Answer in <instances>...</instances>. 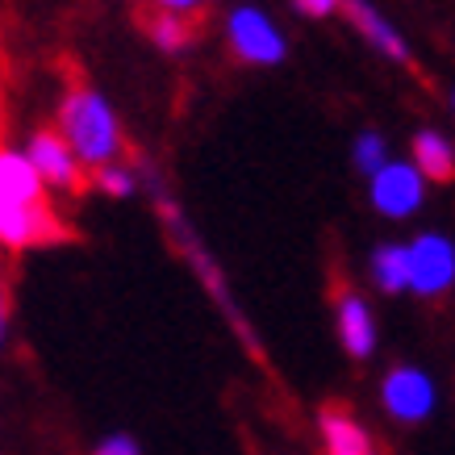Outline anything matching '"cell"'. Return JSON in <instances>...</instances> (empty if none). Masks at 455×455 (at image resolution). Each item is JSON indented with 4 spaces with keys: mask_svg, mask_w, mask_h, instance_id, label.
Here are the masks:
<instances>
[{
    "mask_svg": "<svg viewBox=\"0 0 455 455\" xmlns=\"http://www.w3.org/2000/svg\"><path fill=\"white\" fill-rule=\"evenodd\" d=\"M355 164H359V172H368V176L385 172V167H388L385 139H380V134H359V142H355Z\"/></svg>",
    "mask_w": 455,
    "mask_h": 455,
    "instance_id": "15",
    "label": "cell"
},
{
    "mask_svg": "<svg viewBox=\"0 0 455 455\" xmlns=\"http://www.w3.org/2000/svg\"><path fill=\"white\" fill-rule=\"evenodd\" d=\"M455 284V247L439 235H422L410 247V289L439 297Z\"/></svg>",
    "mask_w": 455,
    "mask_h": 455,
    "instance_id": "4",
    "label": "cell"
},
{
    "mask_svg": "<svg viewBox=\"0 0 455 455\" xmlns=\"http://www.w3.org/2000/svg\"><path fill=\"white\" fill-rule=\"evenodd\" d=\"M334 309H339V339H343L347 355L368 359V355H372V347H376L372 309H368V305H363V297H355L351 289L334 292Z\"/></svg>",
    "mask_w": 455,
    "mask_h": 455,
    "instance_id": "10",
    "label": "cell"
},
{
    "mask_svg": "<svg viewBox=\"0 0 455 455\" xmlns=\"http://www.w3.org/2000/svg\"><path fill=\"white\" fill-rule=\"evenodd\" d=\"M97 455H139V443L125 439V435H113V439H105L97 447Z\"/></svg>",
    "mask_w": 455,
    "mask_h": 455,
    "instance_id": "17",
    "label": "cell"
},
{
    "mask_svg": "<svg viewBox=\"0 0 455 455\" xmlns=\"http://www.w3.org/2000/svg\"><path fill=\"white\" fill-rule=\"evenodd\" d=\"M343 13L385 59H393V63H410V46H405V38H401L397 26H393L376 4H368V0H343Z\"/></svg>",
    "mask_w": 455,
    "mask_h": 455,
    "instance_id": "8",
    "label": "cell"
},
{
    "mask_svg": "<svg viewBox=\"0 0 455 455\" xmlns=\"http://www.w3.org/2000/svg\"><path fill=\"white\" fill-rule=\"evenodd\" d=\"M372 272H376V284L385 292L410 289V247H397V243L380 247L372 259Z\"/></svg>",
    "mask_w": 455,
    "mask_h": 455,
    "instance_id": "14",
    "label": "cell"
},
{
    "mask_svg": "<svg viewBox=\"0 0 455 455\" xmlns=\"http://www.w3.org/2000/svg\"><path fill=\"white\" fill-rule=\"evenodd\" d=\"M317 430H322V443H326V455H376L368 430L355 422V414L331 401L317 410Z\"/></svg>",
    "mask_w": 455,
    "mask_h": 455,
    "instance_id": "9",
    "label": "cell"
},
{
    "mask_svg": "<svg viewBox=\"0 0 455 455\" xmlns=\"http://www.w3.org/2000/svg\"><path fill=\"white\" fill-rule=\"evenodd\" d=\"M414 167L427 180H435V184L455 180V151H451V142L443 139V134H435V130H422V134L414 139Z\"/></svg>",
    "mask_w": 455,
    "mask_h": 455,
    "instance_id": "12",
    "label": "cell"
},
{
    "mask_svg": "<svg viewBox=\"0 0 455 455\" xmlns=\"http://www.w3.org/2000/svg\"><path fill=\"white\" fill-rule=\"evenodd\" d=\"M29 159H34V167L42 172V180L51 184V188H68V193H84V164L80 155L71 151V142L63 139V134H55V130H38L34 139H29Z\"/></svg>",
    "mask_w": 455,
    "mask_h": 455,
    "instance_id": "5",
    "label": "cell"
},
{
    "mask_svg": "<svg viewBox=\"0 0 455 455\" xmlns=\"http://www.w3.org/2000/svg\"><path fill=\"white\" fill-rule=\"evenodd\" d=\"M292 4L309 17H331L334 9H343V0H292Z\"/></svg>",
    "mask_w": 455,
    "mask_h": 455,
    "instance_id": "18",
    "label": "cell"
},
{
    "mask_svg": "<svg viewBox=\"0 0 455 455\" xmlns=\"http://www.w3.org/2000/svg\"><path fill=\"white\" fill-rule=\"evenodd\" d=\"M451 105H455V97H451Z\"/></svg>",
    "mask_w": 455,
    "mask_h": 455,
    "instance_id": "20",
    "label": "cell"
},
{
    "mask_svg": "<svg viewBox=\"0 0 455 455\" xmlns=\"http://www.w3.org/2000/svg\"><path fill=\"white\" fill-rule=\"evenodd\" d=\"M201 0H155V9H167V13H193Z\"/></svg>",
    "mask_w": 455,
    "mask_h": 455,
    "instance_id": "19",
    "label": "cell"
},
{
    "mask_svg": "<svg viewBox=\"0 0 455 455\" xmlns=\"http://www.w3.org/2000/svg\"><path fill=\"white\" fill-rule=\"evenodd\" d=\"M46 180L34 167L29 155L4 151L0 155V201H13V205H46Z\"/></svg>",
    "mask_w": 455,
    "mask_h": 455,
    "instance_id": "11",
    "label": "cell"
},
{
    "mask_svg": "<svg viewBox=\"0 0 455 455\" xmlns=\"http://www.w3.org/2000/svg\"><path fill=\"white\" fill-rule=\"evenodd\" d=\"M142 29H147V38L167 51V55H176L184 51L188 42H193V26L184 21V13H167V9H151V13H142Z\"/></svg>",
    "mask_w": 455,
    "mask_h": 455,
    "instance_id": "13",
    "label": "cell"
},
{
    "mask_svg": "<svg viewBox=\"0 0 455 455\" xmlns=\"http://www.w3.org/2000/svg\"><path fill=\"white\" fill-rule=\"evenodd\" d=\"M435 405V385L418 368H393L385 376V410L401 422H422Z\"/></svg>",
    "mask_w": 455,
    "mask_h": 455,
    "instance_id": "7",
    "label": "cell"
},
{
    "mask_svg": "<svg viewBox=\"0 0 455 455\" xmlns=\"http://www.w3.org/2000/svg\"><path fill=\"white\" fill-rule=\"evenodd\" d=\"M226 38H230V51H235L243 63H259V68H272L284 59V34L276 29V21L255 9V4H238L235 13L226 17Z\"/></svg>",
    "mask_w": 455,
    "mask_h": 455,
    "instance_id": "3",
    "label": "cell"
},
{
    "mask_svg": "<svg viewBox=\"0 0 455 455\" xmlns=\"http://www.w3.org/2000/svg\"><path fill=\"white\" fill-rule=\"evenodd\" d=\"M97 184L105 188L109 196H130L134 193V176L130 172H122V167H100V176H97Z\"/></svg>",
    "mask_w": 455,
    "mask_h": 455,
    "instance_id": "16",
    "label": "cell"
},
{
    "mask_svg": "<svg viewBox=\"0 0 455 455\" xmlns=\"http://www.w3.org/2000/svg\"><path fill=\"white\" fill-rule=\"evenodd\" d=\"M59 130L71 142V151L80 155V164L109 167V159H117V151H122L117 117L105 105V97L92 92V88H71L68 97H63V105H59Z\"/></svg>",
    "mask_w": 455,
    "mask_h": 455,
    "instance_id": "1",
    "label": "cell"
},
{
    "mask_svg": "<svg viewBox=\"0 0 455 455\" xmlns=\"http://www.w3.org/2000/svg\"><path fill=\"white\" fill-rule=\"evenodd\" d=\"M151 176V172H147ZM151 193H155V209H159V218H164V226H167V235H172V243H176L180 251H184V259L193 263V272L201 276V284L209 289V297L218 301V309L226 314V322L238 331V339L251 347V355L255 359H263V351H259V343H255V334H251V326L243 322V314H238V305H235V297L226 292V280H221V272H218V263L209 259V251L196 243V235L188 230V221H184V213L176 209V201L167 196V188L159 184V180L151 176Z\"/></svg>",
    "mask_w": 455,
    "mask_h": 455,
    "instance_id": "2",
    "label": "cell"
},
{
    "mask_svg": "<svg viewBox=\"0 0 455 455\" xmlns=\"http://www.w3.org/2000/svg\"><path fill=\"white\" fill-rule=\"evenodd\" d=\"M422 184H427V176L414 164H388L385 172L372 176V205L388 218H405L422 205V196H427Z\"/></svg>",
    "mask_w": 455,
    "mask_h": 455,
    "instance_id": "6",
    "label": "cell"
}]
</instances>
